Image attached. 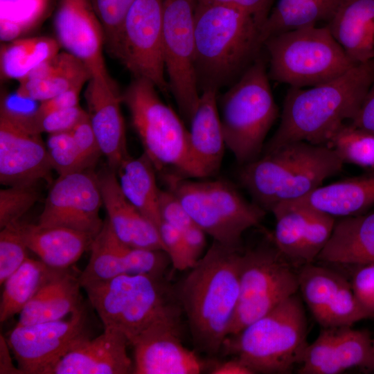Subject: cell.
<instances>
[{"label": "cell", "instance_id": "cell-1", "mask_svg": "<svg viewBox=\"0 0 374 374\" xmlns=\"http://www.w3.org/2000/svg\"><path fill=\"white\" fill-rule=\"evenodd\" d=\"M373 81L374 59L314 87H290L278 127L262 153L295 141L328 146L346 121H351L357 116Z\"/></svg>", "mask_w": 374, "mask_h": 374}, {"label": "cell", "instance_id": "cell-2", "mask_svg": "<svg viewBox=\"0 0 374 374\" xmlns=\"http://www.w3.org/2000/svg\"><path fill=\"white\" fill-rule=\"evenodd\" d=\"M242 253L213 241L176 294L195 346L211 356L222 349L229 335L239 298Z\"/></svg>", "mask_w": 374, "mask_h": 374}, {"label": "cell", "instance_id": "cell-3", "mask_svg": "<svg viewBox=\"0 0 374 374\" xmlns=\"http://www.w3.org/2000/svg\"><path fill=\"white\" fill-rule=\"evenodd\" d=\"M262 24L233 7L197 1L195 69L202 89L236 80L259 57Z\"/></svg>", "mask_w": 374, "mask_h": 374}, {"label": "cell", "instance_id": "cell-4", "mask_svg": "<svg viewBox=\"0 0 374 374\" xmlns=\"http://www.w3.org/2000/svg\"><path fill=\"white\" fill-rule=\"evenodd\" d=\"M344 163L326 145L295 141L263 152L239 175L254 202L265 211L299 199L342 172Z\"/></svg>", "mask_w": 374, "mask_h": 374}, {"label": "cell", "instance_id": "cell-5", "mask_svg": "<svg viewBox=\"0 0 374 374\" xmlns=\"http://www.w3.org/2000/svg\"><path fill=\"white\" fill-rule=\"evenodd\" d=\"M80 285L104 328L120 332L130 345L152 327L179 326L182 310L163 276L123 274Z\"/></svg>", "mask_w": 374, "mask_h": 374}, {"label": "cell", "instance_id": "cell-6", "mask_svg": "<svg viewBox=\"0 0 374 374\" xmlns=\"http://www.w3.org/2000/svg\"><path fill=\"white\" fill-rule=\"evenodd\" d=\"M308 321L301 297L290 296L238 333L222 349L255 373L287 374L301 364L307 341Z\"/></svg>", "mask_w": 374, "mask_h": 374}, {"label": "cell", "instance_id": "cell-7", "mask_svg": "<svg viewBox=\"0 0 374 374\" xmlns=\"http://www.w3.org/2000/svg\"><path fill=\"white\" fill-rule=\"evenodd\" d=\"M220 121L226 147L242 166L260 157L279 116L264 60L260 56L222 96Z\"/></svg>", "mask_w": 374, "mask_h": 374}, {"label": "cell", "instance_id": "cell-8", "mask_svg": "<svg viewBox=\"0 0 374 374\" xmlns=\"http://www.w3.org/2000/svg\"><path fill=\"white\" fill-rule=\"evenodd\" d=\"M171 191L195 222L216 241L241 250L243 233L259 226L266 211L247 201L231 183L193 181L175 173L163 175Z\"/></svg>", "mask_w": 374, "mask_h": 374}, {"label": "cell", "instance_id": "cell-9", "mask_svg": "<svg viewBox=\"0 0 374 374\" xmlns=\"http://www.w3.org/2000/svg\"><path fill=\"white\" fill-rule=\"evenodd\" d=\"M269 79L306 88L331 80L355 66L327 25L309 26L268 37Z\"/></svg>", "mask_w": 374, "mask_h": 374}, {"label": "cell", "instance_id": "cell-10", "mask_svg": "<svg viewBox=\"0 0 374 374\" xmlns=\"http://www.w3.org/2000/svg\"><path fill=\"white\" fill-rule=\"evenodd\" d=\"M156 89L148 80L136 78L122 93L144 153L158 171L172 169L181 177L197 178L190 154L188 130L160 99Z\"/></svg>", "mask_w": 374, "mask_h": 374}, {"label": "cell", "instance_id": "cell-11", "mask_svg": "<svg viewBox=\"0 0 374 374\" xmlns=\"http://www.w3.org/2000/svg\"><path fill=\"white\" fill-rule=\"evenodd\" d=\"M276 249L262 245L242 253L240 292L229 337L297 293L298 273Z\"/></svg>", "mask_w": 374, "mask_h": 374}, {"label": "cell", "instance_id": "cell-12", "mask_svg": "<svg viewBox=\"0 0 374 374\" xmlns=\"http://www.w3.org/2000/svg\"><path fill=\"white\" fill-rule=\"evenodd\" d=\"M197 0H163V52L170 92L190 122L200 94L195 69Z\"/></svg>", "mask_w": 374, "mask_h": 374}, {"label": "cell", "instance_id": "cell-13", "mask_svg": "<svg viewBox=\"0 0 374 374\" xmlns=\"http://www.w3.org/2000/svg\"><path fill=\"white\" fill-rule=\"evenodd\" d=\"M163 0H135L110 52L135 76L167 93L163 52Z\"/></svg>", "mask_w": 374, "mask_h": 374}, {"label": "cell", "instance_id": "cell-14", "mask_svg": "<svg viewBox=\"0 0 374 374\" xmlns=\"http://www.w3.org/2000/svg\"><path fill=\"white\" fill-rule=\"evenodd\" d=\"M88 338L82 307L66 319L16 326L6 341L22 374H49L64 355Z\"/></svg>", "mask_w": 374, "mask_h": 374}, {"label": "cell", "instance_id": "cell-15", "mask_svg": "<svg viewBox=\"0 0 374 374\" xmlns=\"http://www.w3.org/2000/svg\"><path fill=\"white\" fill-rule=\"evenodd\" d=\"M102 205L98 177L91 169L59 175L37 224L66 227L95 238L104 224L99 215Z\"/></svg>", "mask_w": 374, "mask_h": 374}, {"label": "cell", "instance_id": "cell-16", "mask_svg": "<svg viewBox=\"0 0 374 374\" xmlns=\"http://www.w3.org/2000/svg\"><path fill=\"white\" fill-rule=\"evenodd\" d=\"M51 166L41 134L30 129L20 112L0 107V183L6 186L48 180Z\"/></svg>", "mask_w": 374, "mask_h": 374}, {"label": "cell", "instance_id": "cell-17", "mask_svg": "<svg viewBox=\"0 0 374 374\" xmlns=\"http://www.w3.org/2000/svg\"><path fill=\"white\" fill-rule=\"evenodd\" d=\"M299 290L323 328L352 326L374 314L357 300L350 283L328 268L306 264L298 272Z\"/></svg>", "mask_w": 374, "mask_h": 374}, {"label": "cell", "instance_id": "cell-18", "mask_svg": "<svg viewBox=\"0 0 374 374\" xmlns=\"http://www.w3.org/2000/svg\"><path fill=\"white\" fill-rule=\"evenodd\" d=\"M271 212L276 225L271 240L292 265L312 263L332 233L335 218L314 208L283 202Z\"/></svg>", "mask_w": 374, "mask_h": 374}, {"label": "cell", "instance_id": "cell-19", "mask_svg": "<svg viewBox=\"0 0 374 374\" xmlns=\"http://www.w3.org/2000/svg\"><path fill=\"white\" fill-rule=\"evenodd\" d=\"M89 249L88 264L79 276L80 283L123 274L163 276L170 264L163 250L134 248L122 242L114 234L107 217Z\"/></svg>", "mask_w": 374, "mask_h": 374}, {"label": "cell", "instance_id": "cell-20", "mask_svg": "<svg viewBox=\"0 0 374 374\" xmlns=\"http://www.w3.org/2000/svg\"><path fill=\"white\" fill-rule=\"evenodd\" d=\"M54 27L60 47L81 60L93 75H107L105 33L91 0H60Z\"/></svg>", "mask_w": 374, "mask_h": 374}, {"label": "cell", "instance_id": "cell-21", "mask_svg": "<svg viewBox=\"0 0 374 374\" xmlns=\"http://www.w3.org/2000/svg\"><path fill=\"white\" fill-rule=\"evenodd\" d=\"M87 114L108 168L116 171L130 157L121 109L123 96L109 74L91 76L85 91Z\"/></svg>", "mask_w": 374, "mask_h": 374}, {"label": "cell", "instance_id": "cell-22", "mask_svg": "<svg viewBox=\"0 0 374 374\" xmlns=\"http://www.w3.org/2000/svg\"><path fill=\"white\" fill-rule=\"evenodd\" d=\"M179 326L161 324L142 333L132 344L134 374H199L204 362L184 346Z\"/></svg>", "mask_w": 374, "mask_h": 374}, {"label": "cell", "instance_id": "cell-23", "mask_svg": "<svg viewBox=\"0 0 374 374\" xmlns=\"http://www.w3.org/2000/svg\"><path fill=\"white\" fill-rule=\"evenodd\" d=\"M129 342L120 332L104 328L102 334L88 338L64 355L49 374H128L134 364L128 356Z\"/></svg>", "mask_w": 374, "mask_h": 374}, {"label": "cell", "instance_id": "cell-24", "mask_svg": "<svg viewBox=\"0 0 374 374\" xmlns=\"http://www.w3.org/2000/svg\"><path fill=\"white\" fill-rule=\"evenodd\" d=\"M98 177L107 219L116 237L132 247L164 251L159 229L125 197L116 171L108 168Z\"/></svg>", "mask_w": 374, "mask_h": 374}, {"label": "cell", "instance_id": "cell-25", "mask_svg": "<svg viewBox=\"0 0 374 374\" xmlns=\"http://www.w3.org/2000/svg\"><path fill=\"white\" fill-rule=\"evenodd\" d=\"M217 89H202L197 108L190 120V154L197 178L217 174L226 147L217 102Z\"/></svg>", "mask_w": 374, "mask_h": 374}, {"label": "cell", "instance_id": "cell-26", "mask_svg": "<svg viewBox=\"0 0 374 374\" xmlns=\"http://www.w3.org/2000/svg\"><path fill=\"white\" fill-rule=\"evenodd\" d=\"M12 224L28 250L54 269L69 268L90 249L94 239L87 233L66 227L46 226L20 221Z\"/></svg>", "mask_w": 374, "mask_h": 374}, {"label": "cell", "instance_id": "cell-27", "mask_svg": "<svg viewBox=\"0 0 374 374\" xmlns=\"http://www.w3.org/2000/svg\"><path fill=\"white\" fill-rule=\"evenodd\" d=\"M326 25L353 63L374 59V0H343Z\"/></svg>", "mask_w": 374, "mask_h": 374}, {"label": "cell", "instance_id": "cell-28", "mask_svg": "<svg viewBox=\"0 0 374 374\" xmlns=\"http://www.w3.org/2000/svg\"><path fill=\"white\" fill-rule=\"evenodd\" d=\"M91 78L90 71L81 60L66 51L59 52L20 80L16 94L19 98L42 102L83 86Z\"/></svg>", "mask_w": 374, "mask_h": 374}, {"label": "cell", "instance_id": "cell-29", "mask_svg": "<svg viewBox=\"0 0 374 374\" xmlns=\"http://www.w3.org/2000/svg\"><path fill=\"white\" fill-rule=\"evenodd\" d=\"M317 259L363 265L374 262V213L341 217Z\"/></svg>", "mask_w": 374, "mask_h": 374}, {"label": "cell", "instance_id": "cell-30", "mask_svg": "<svg viewBox=\"0 0 374 374\" xmlns=\"http://www.w3.org/2000/svg\"><path fill=\"white\" fill-rule=\"evenodd\" d=\"M79 276L70 269H55L49 279L20 312L16 326L56 321L82 306Z\"/></svg>", "mask_w": 374, "mask_h": 374}, {"label": "cell", "instance_id": "cell-31", "mask_svg": "<svg viewBox=\"0 0 374 374\" xmlns=\"http://www.w3.org/2000/svg\"><path fill=\"white\" fill-rule=\"evenodd\" d=\"M286 202L308 206L335 217L364 213L374 205V170L321 186L303 198Z\"/></svg>", "mask_w": 374, "mask_h": 374}, {"label": "cell", "instance_id": "cell-32", "mask_svg": "<svg viewBox=\"0 0 374 374\" xmlns=\"http://www.w3.org/2000/svg\"><path fill=\"white\" fill-rule=\"evenodd\" d=\"M156 170L143 153L137 158L128 157L116 172L125 197L159 231L162 222L159 211L161 189L157 184Z\"/></svg>", "mask_w": 374, "mask_h": 374}, {"label": "cell", "instance_id": "cell-33", "mask_svg": "<svg viewBox=\"0 0 374 374\" xmlns=\"http://www.w3.org/2000/svg\"><path fill=\"white\" fill-rule=\"evenodd\" d=\"M343 0H277L262 27V40L302 27L328 21Z\"/></svg>", "mask_w": 374, "mask_h": 374}, {"label": "cell", "instance_id": "cell-34", "mask_svg": "<svg viewBox=\"0 0 374 374\" xmlns=\"http://www.w3.org/2000/svg\"><path fill=\"white\" fill-rule=\"evenodd\" d=\"M55 269L42 260L27 258L23 264L3 283L0 303V322L19 314Z\"/></svg>", "mask_w": 374, "mask_h": 374}, {"label": "cell", "instance_id": "cell-35", "mask_svg": "<svg viewBox=\"0 0 374 374\" xmlns=\"http://www.w3.org/2000/svg\"><path fill=\"white\" fill-rule=\"evenodd\" d=\"M60 44L57 39L39 36L12 40L1 46V77L19 81L40 64L54 57Z\"/></svg>", "mask_w": 374, "mask_h": 374}, {"label": "cell", "instance_id": "cell-36", "mask_svg": "<svg viewBox=\"0 0 374 374\" xmlns=\"http://www.w3.org/2000/svg\"><path fill=\"white\" fill-rule=\"evenodd\" d=\"M328 147L344 163L374 170V134L350 122L344 123L330 140Z\"/></svg>", "mask_w": 374, "mask_h": 374}, {"label": "cell", "instance_id": "cell-37", "mask_svg": "<svg viewBox=\"0 0 374 374\" xmlns=\"http://www.w3.org/2000/svg\"><path fill=\"white\" fill-rule=\"evenodd\" d=\"M159 211L162 222L181 233L193 255L198 260L202 256L206 244V234L169 190H160Z\"/></svg>", "mask_w": 374, "mask_h": 374}, {"label": "cell", "instance_id": "cell-38", "mask_svg": "<svg viewBox=\"0 0 374 374\" xmlns=\"http://www.w3.org/2000/svg\"><path fill=\"white\" fill-rule=\"evenodd\" d=\"M335 346L344 371L364 368L371 371L373 337L366 330H355L351 326L335 328Z\"/></svg>", "mask_w": 374, "mask_h": 374}, {"label": "cell", "instance_id": "cell-39", "mask_svg": "<svg viewBox=\"0 0 374 374\" xmlns=\"http://www.w3.org/2000/svg\"><path fill=\"white\" fill-rule=\"evenodd\" d=\"M334 329L323 328L317 338L308 344L299 373L339 374L345 371L335 349Z\"/></svg>", "mask_w": 374, "mask_h": 374}, {"label": "cell", "instance_id": "cell-40", "mask_svg": "<svg viewBox=\"0 0 374 374\" xmlns=\"http://www.w3.org/2000/svg\"><path fill=\"white\" fill-rule=\"evenodd\" d=\"M46 148L53 169L59 175L91 169L71 130L50 134Z\"/></svg>", "mask_w": 374, "mask_h": 374}, {"label": "cell", "instance_id": "cell-41", "mask_svg": "<svg viewBox=\"0 0 374 374\" xmlns=\"http://www.w3.org/2000/svg\"><path fill=\"white\" fill-rule=\"evenodd\" d=\"M37 183L8 186L0 190V228L19 221L38 200Z\"/></svg>", "mask_w": 374, "mask_h": 374}, {"label": "cell", "instance_id": "cell-42", "mask_svg": "<svg viewBox=\"0 0 374 374\" xmlns=\"http://www.w3.org/2000/svg\"><path fill=\"white\" fill-rule=\"evenodd\" d=\"M87 114V111L78 105L42 115L34 112L23 113V118L27 126L35 132L50 134L72 130Z\"/></svg>", "mask_w": 374, "mask_h": 374}, {"label": "cell", "instance_id": "cell-43", "mask_svg": "<svg viewBox=\"0 0 374 374\" xmlns=\"http://www.w3.org/2000/svg\"><path fill=\"white\" fill-rule=\"evenodd\" d=\"M28 249L14 225L10 224L0 232V284L14 273L28 257Z\"/></svg>", "mask_w": 374, "mask_h": 374}, {"label": "cell", "instance_id": "cell-44", "mask_svg": "<svg viewBox=\"0 0 374 374\" xmlns=\"http://www.w3.org/2000/svg\"><path fill=\"white\" fill-rule=\"evenodd\" d=\"M103 27L105 43L112 50L122 24L135 0H91Z\"/></svg>", "mask_w": 374, "mask_h": 374}, {"label": "cell", "instance_id": "cell-45", "mask_svg": "<svg viewBox=\"0 0 374 374\" xmlns=\"http://www.w3.org/2000/svg\"><path fill=\"white\" fill-rule=\"evenodd\" d=\"M164 251L174 269L184 271L191 269L198 260L195 259L181 233L166 222L159 227Z\"/></svg>", "mask_w": 374, "mask_h": 374}, {"label": "cell", "instance_id": "cell-46", "mask_svg": "<svg viewBox=\"0 0 374 374\" xmlns=\"http://www.w3.org/2000/svg\"><path fill=\"white\" fill-rule=\"evenodd\" d=\"M350 284L360 305L374 314V262L360 265Z\"/></svg>", "mask_w": 374, "mask_h": 374}, {"label": "cell", "instance_id": "cell-47", "mask_svg": "<svg viewBox=\"0 0 374 374\" xmlns=\"http://www.w3.org/2000/svg\"><path fill=\"white\" fill-rule=\"evenodd\" d=\"M71 132L75 142L92 168L102 155V152L87 114L71 130Z\"/></svg>", "mask_w": 374, "mask_h": 374}, {"label": "cell", "instance_id": "cell-48", "mask_svg": "<svg viewBox=\"0 0 374 374\" xmlns=\"http://www.w3.org/2000/svg\"><path fill=\"white\" fill-rule=\"evenodd\" d=\"M275 0H197L203 3L225 5L244 11L264 24Z\"/></svg>", "mask_w": 374, "mask_h": 374}, {"label": "cell", "instance_id": "cell-49", "mask_svg": "<svg viewBox=\"0 0 374 374\" xmlns=\"http://www.w3.org/2000/svg\"><path fill=\"white\" fill-rule=\"evenodd\" d=\"M83 86L71 88L50 99L41 102L33 112L42 115L52 112L65 109L78 105L80 93Z\"/></svg>", "mask_w": 374, "mask_h": 374}, {"label": "cell", "instance_id": "cell-50", "mask_svg": "<svg viewBox=\"0 0 374 374\" xmlns=\"http://www.w3.org/2000/svg\"><path fill=\"white\" fill-rule=\"evenodd\" d=\"M350 123L374 134V81L368 89L357 116Z\"/></svg>", "mask_w": 374, "mask_h": 374}, {"label": "cell", "instance_id": "cell-51", "mask_svg": "<svg viewBox=\"0 0 374 374\" xmlns=\"http://www.w3.org/2000/svg\"><path fill=\"white\" fill-rule=\"evenodd\" d=\"M209 373L211 374H255L251 368L236 357L215 364Z\"/></svg>", "mask_w": 374, "mask_h": 374}, {"label": "cell", "instance_id": "cell-52", "mask_svg": "<svg viewBox=\"0 0 374 374\" xmlns=\"http://www.w3.org/2000/svg\"><path fill=\"white\" fill-rule=\"evenodd\" d=\"M0 373L22 374L18 366L15 367L9 354L10 348L6 339L1 335L0 339Z\"/></svg>", "mask_w": 374, "mask_h": 374}, {"label": "cell", "instance_id": "cell-53", "mask_svg": "<svg viewBox=\"0 0 374 374\" xmlns=\"http://www.w3.org/2000/svg\"><path fill=\"white\" fill-rule=\"evenodd\" d=\"M371 371L374 372V337H373V353Z\"/></svg>", "mask_w": 374, "mask_h": 374}]
</instances>
